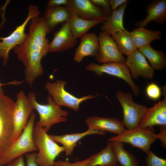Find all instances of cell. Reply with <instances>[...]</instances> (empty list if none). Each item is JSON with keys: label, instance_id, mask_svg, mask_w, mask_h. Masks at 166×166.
<instances>
[{"label": "cell", "instance_id": "9c48e42d", "mask_svg": "<svg viewBox=\"0 0 166 166\" xmlns=\"http://www.w3.org/2000/svg\"><path fill=\"white\" fill-rule=\"evenodd\" d=\"M66 83L65 81L58 80L53 83L47 81L45 85L49 95L53 97V102L60 106H66L75 111H77L79 109L80 105L82 102L98 96V95H89L77 97L65 89V86Z\"/></svg>", "mask_w": 166, "mask_h": 166}, {"label": "cell", "instance_id": "cb8c5ba5", "mask_svg": "<svg viewBox=\"0 0 166 166\" xmlns=\"http://www.w3.org/2000/svg\"><path fill=\"white\" fill-rule=\"evenodd\" d=\"M161 33L160 31H152L142 27L135 28L130 32L137 49L144 45H150L154 40L160 39Z\"/></svg>", "mask_w": 166, "mask_h": 166}, {"label": "cell", "instance_id": "4316f807", "mask_svg": "<svg viewBox=\"0 0 166 166\" xmlns=\"http://www.w3.org/2000/svg\"><path fill=\"white\" fill-rule=\"evenodd\" d=\"M91 158L86 166H119L116 160L111 144L98 153L91 156Z\"/></svg>", "mask_w": 166, "mask_h": 166}, {"label": "cell", "instance_id": "f546056e", "mask_svg": "<svg viewBox=\"0 0 166 166\" xmlns=\"http://www.w3.org/2000/svg\"><path fill=\"white\" fill-rule=\"evenodd\" d=\"M146 154L147 166H166V160L157 156L150 149Z\"/></svg>", "mask_w": 166, "mask_h": 166}, {"label": "cell", "instance_id": "8d00e7d4", "mask_svg": "<svg viewBox=\"0 0 166 166\" xmlns=\"http://www.w3.org/2000/svg\"><path fill=\"white\" fill-rule=\"evenodd\" d=\"M128 1L127 0H109L112 11L116 10L120 6Z\"/></svg>", "mask_w": 166, "mask_h": 166}, {"label": "cell", "instance_id": "ac0fdd59", "mask_svg": "<svg viewBox=\"0 0 166 166\" xmlns=\"http://www.w3.org/2000/svg\"><path fill=\"white\" fill-rule=\"evenodd\" d=\"M78 46L76 49L74 61L80 63L87 56L95 57L98 54L100 46L98 36L94 33H87L82 37Z\"/></svg>", "mask_w": 166, "mask_h": 166}, {"label": "cell", "instance_id": "2e32d148", "mask_svg": "<svg viewBox=\"0 0 166 166\" xmlns=\"http://www.w3.org/2000/svg\"><path fill=\"white\" fill-rule=\"evenodd\" d=\"M77 39L73 35L66 22L62 23L59 30L54 34V38L49 43V52L55 53L69 50L76 45Z\"/></svg>", "mask_w": 166, "mask_h": 166}, {"label": "cell", "instance_id": "52a82bcc", "mask_svg": "<svg viewBox=\"0 0 166 166\" xmlns=\"http://www.w3.org/2000/svg\"><path fill=\"white\" fill-rule=\"evenodd\" d=\"M116 97L123 109L122 121L124 127L128 130L137 128L148 108L144 105L134 102L132 95L130 93L119 90L116 94Z\"/></svg>", "mask_w": 166, "mask_h": 166}, {"label": "cell", "instance_id": "7a4b0ae2", "mask_svg": "<svg viewBox=\"0 0 166 166\" xmlns=\"http://www.w3.org/2000/svg\"><path fill=\"white\" fill-rule=\"evenodd\" d=\"M33 138L38 150L36 161L38 166H54L55 160L65 148L58 145L50 137L42 127L35 126Z\"/></svg>", "mask_w": 166, "mask_h": 166}, {"label": "cell", "instance_id": "d6986e66", "mask_svg": "<svg viewBox=\"0 0 166 166\" xmlns=\"http://www.w3.org/2000/svg\"><path fill=\"white\" fill-rule=\"evenodd\" d=\"M146 12V17L142 21L136 22L135 26L144 27L151 21L159 24H163L166 20V0L152 2L147 6Z\"/></svg>", "mask_w": 166, "mask_h": 166}, {"label": "cell", "instance_id": "1f68e13d", "mask_svg": "<svg viewBox=\"0 0 166 166\" xmlns=\"http://www.w3.org/2000/svg\"><path fill=\"white\" fill-rule=\"evenodd\" d=\"M95 5L100 7L105 12L107 16L111 14L112 10L109 0H90ZM106 16V17H107Z\"/></svg>", "mask_w": 166, "mask_h": 166}, {"label": "cell", "instance_id": "e575fe53", "mask_svg": "<svg viewBox=\"0 0 166 166\" xmlns=\"http://www.w3.org/2000/svg\"><path fill=\"white\" fill-rule=\"evenodd\" d=\"M69 0H50L47 4V7L67 6Z\"/></svg>", "mask_w": 166, "mask_h": 166}, {"label": "cell", "instance_id": "4dcf8cb0", "mask_svg": "<svg viewBox=\"0 0 166 166\" xmlns=\"http://www.w3.org/2000/svg\"><path fill=\"white\" fill-rule=\"evenodd\" d=\"M91 158V156L81 161L71 163L67 161L60 160L55 162L54 166H86Z\"/></svg>", "mask_w": 166, "mask_h": 166}, {"label": "cell", "instance_id": "277c9868", "mask_svg": "<svg viewBox=\"0 0 166 166\" xmlns=\"http://www.w3.org/2000/svg\"><path fill=\"white\" fill-rule=\"evenodd\" d=\"M36 115L33 112L27 123L18 137L0 157V166L27 153L38 150L33 138V130Z\"/></svg>", "mask_w": 166, "mask_h": 166}, {"label": "cell", "instance_id": "f1b7e54d", "mask_svg": "<svg viewBox=\"0 0 166 166\" xmlns=\"http://www.w3.org/2000/svg\"><path fill=\"white\" fill-rule=\"evenodd\" d=\"M145 93L149 99L156 101L158 100L162 95L161 88L154 82L148 84L145 88Z\"/></svg>", "mask_w": 166, "mask_h": 166}, {"label": "cell", "instance_id": "5b68a950", "mask_svg": "<svg viewBox=\"0 0 166 166\" xmlns=\"http://www.w3.org/2000/svg\"><path fill=\"white\" fill-rule=\"evenodd\" d=\"M15 102L4 93H0V157L13 142V113Z\"/></svg>", "mask_w": 166, "mask_h": 166}, {"label": "cell", "instance_id": "5bb4252c", "mask_svg": "<svg viewBox=\"0 0 166 166\" xmlns=\"http://www.w3.org/2000/svg\"><path fill=\"white\" fill-rule=\"evenodd\" d=\"M124 63L128 68L132 79L139 77L151 79L154 76L155 70L138 49L127 56Z\"/></svg>", "mask_w": 166, "mask_h": 166}, {"label": "cell", "instance_id": "7402d4cb", "mask_svg": "<svg viewBox=\"0 0 166 166\" xmlns=\"http://www.w3.org/2000/svg\"><path fill=\"white\" fill-rule=\"evenodd\" d=\"M70 15L66 6L47 7L42 17L51 31L59 24L67 22Z\"/></svg>", "mask_w": 166, "mask_h": 166}, {"label": "cell", "instance_id": "44dd1931", "mask_svg": "<svg viewBox=\"0 0 166 166\" xmlns=\"http://www.w3.org/2000/svg\"><path fill=\"white\" fill-rule=\"evenodd\" d=\"M128 2L116 10L112 11L111 14L106 17L100 28L101 31L111 35L125 29L123 24V18Z\"/></svg>", "mask_w": 166, "mask_h": 166}, {"label": "cell", "instance_id": "83f0119b", "mask_svg": "<svg viewBox=\"0 0 166 166\" xmlns=\"http://www.w3.org/2000/svg\"><path fill=\"white\" fill-rule=\"evenodd\" d=\"M122 54L128 56L137 49L131 36L130 32L125 29L111 35Z\"/></svg>", "mask_w": 166, "mask_h": 166}, {"label": "cell", "instance_id": "ffe728a7", "mask_svg": "<svg viewBox=\"0 0 166 166\" xmlns=\"http://www.w3.org/2000/svg\"><path fill=\"white\" fill-rule=\"evenodd\" d=\"M97 134L103 135L105 132L88 128L82 133H76L61 135H49L50 138L56 142L61 144L65 148L66 156H71L78 142L85 136L91 134Z\"/></svg>", "mask_w": 166, "mask_h": 166}, {"label": "cell", "instance_id": "4fadbf2b", "mask_svg": "<svg viewBox=\"0 0 166 166\" xmlns=\"http://www.w3.org/2000/svg\"><path fill=\"white\" fill-rule=\"evenodd\" d=\"M166 85L162 88L163 99L155 103L151 107L148 109L137 128H139L166 126Z\"/></svg>", "mask_w": 166, "mask_h": 166}, {"label": "cell", "instance_id": "9a60e30c", "mask_svg": "<svg viewBox=\"0 0 166 166\" xmlns=\"http://www.w3.org/2000/svg\"><path fill=\"white\" fill-rule=\"evenodd\" d=\"M70 12L86 20L106 18L104 11L94 5L90 0H69L66 6Z\"/></svg>", "mask_w": 166, "mask_h": 166}, {"label": "cell", "instance_id": "ba28073f", "mask_svg": "<svg viewBox=\"0 0 166 166\" xmlns=\"http://www.w3.org/2000/svg\"><path fill=\"white\" fill-rule=\"evenodd\" d=\"M157 139L154 127L126 129L121 133L110 137L108 142L116 141L128 143L141 149L147 154L151 145Z\"/></svg>", "mask_w": 166, "mask_h": 166}, {"label": "cell", "instance_id": "8992f818", "mask_svg": "<svg viewBox=\"0 0 166 166\" xmlns=\"http://www.w3.org/2000/svg\"><path fill=\"white\" fill-rule=\"evenodd\" d=\"M27 17L24 22L9 35L0 37V57L3 59V65L6 66L9 59V53L11 49L22 44L26 38L28 34L25 32L28 23L33 17L40 15L38 7L30 5L28 8Z\"/></svg>", "mask_w": 166, "mask_h": 166}, {"label": "cell", "instance_id": "74e56055", "mask_svg": "<svg viewBox=\"0 0 166 166\" xmlns=\"http://www.w3.org/2000/svg\"><path fill=\"white\" fill-rule=\"evenodd\" d=\"M18 82L17 81H12L6 84H2L0 82V93H4V91L2 88V86L4 85H8V84H13L15 85H18Z\"/></svg>", "mask_w": 166, "mask_h": 166}, {"label": "cell", "instance_id": "603a6c76", "mask_svg": "<svg viewBox=\"0 0 166 166\" xmlns=\"http://www.w3.org/2000/svg\"><path fill=\"white\" fill-rule=\"evenodd\" d=\"M106 18L86 20L81 18L71 12L70 17L67 22L73 36L76 39L81 38L91 28L102 23Z\"/></svg>", "mask_w": 166, "mask_h": 166}, {"label": "cell", "instance_id": "6da1fadb", "mask_svg": "<svg viewBox=\"0 0 166 166\" xmlns=\"http://www.w3.org/2000/svg\"><path fill=\"white\" fill-rule=\"evenodd\" d=\"M29 22L26 38L13 49L25 66V80L31 86L43 73L41 61L49 53V40L46 35L50 31L39 15L32 18Z\"/></svg>", "mask_w": 166, "mask_h": 166}, {"label": "cell", "instance_id": "e0dca14e", "mask_svg": "<svg viewBox=\"0 0 166 166\" xmlns=\"http://www.w3.org/2000/svg\"><path fill=\"white\" fill-rule=\"evenodd\" d=\"M85 123L89 128L108 132L119 135L125 130L122 121L117 118H105L97 116L88 117Z\"/></svg>", "mask_w": 166, "mask_h": 166}, {"label": "cell", "instance_id": "3957f363", "mask_svg": "<svg viewBox=\"0 0 166 166\" xmlns=\"http://www.w3.org/2000/svg\"><path fill=\"white\" fill-rule=\"evenodd\" d=\"M36 94L34 92H30L27 96L34 109L38 113L40 119L36 122V126L42 127L47 132L54 124L66 121V117L69 112L62 110L60 106L57 105L53 101L52 97L48 96L47 104L39 103L36 99Z\"/></svg>", "mask_w": 166, "mask_h": 166}, {"label": "cell", "instance_id": "8fae6325", "mask_svg": "<svg viewBox=\"0 0 166 166\" xmlns=\"http://www.w3.org/2000/svg\"><path fill=\"white\" fill-rule=\"evenodd\" d=\"M34 109L27 96L23 91L21 90L17 95L16 101L13 110L14 131L13 143L22 133Z\"/></svg>", "mask_w": 166, "mask_h": 166}, {"label": "cell", "instance_id": "30bf717a", "mask_svg": "<svg viewBox=\"0 0 166 166\" xmlns=\"http://www.w3.org/2000/svg\"><path fill=\"white\" fill-rule=\"evenodd\" d=\"M86 69L92 71L98 76L106 73L116 77L124 80L130 86L133 93L137 96L140 88L133 81L130 70L124 63L109 62L99 65L91 62L86 66Z\"/></svg>", "mask_w": 166, "mask_h": 166}, {"label": "cell", "instance_id": "d6a6232c", "mask_svg": "<svg viewBox=\"0 0 166 166\" xmlns=\"http://www.w3.org/2000/svg\"><path fill=\"white\" fill-rule=\"evenodd\" d=\"M157 139L161 141V145L164 148L166 147V126L160 127V132L157 134Z\"/></svg>", "mask_w": 166, "mask_h": 166}, {"label": "cell", "instance_id": "836d02e7", "mask_svg": "<svg viewBox=\"0 0 166 166\" xmlns=\"http://www.w3.org/2000/svg\"><path fill=\"white\" fill-rule=\"evenodd\" d=\"M37 153H27L26 155L27 166H38L36 161Z\"/></svg>", "mask_w": 166, "mask_h": 166}, {"label": "cell", "instance_id": "d590c367", "mask_svg": "<svg viewBox=\"0 0 166 166\" xmlns=\"http://www.w3.org/2000/svg\"><path fill=\"white\" fill-rule=\"evenodd\" d=\"M7 164V166H26L23 155L19 156Z\"/></svg>", "mask_w": 166, "mask_h": 166}, {"label": "cell", "instance_id": "d4e9b609", "mask_svg": "<svg viewBox=\"0 0 166 166\" xmlns=\"http://www.w3.org/2000/svg\"><path fill=\"white\" fill-rule=\"evenodd\" d=\"M138 49L148 59L154 70H161L165 68L166 57L163 51L154 49L150 45H144Z\"/></svg>", "mask_w": 166, "mask_h": 166}, {"label": "cell", "instance_id": "7c38bea8", "mask_svg": "<svg viewBox=\"0 0 166 166\" xmlns=\"http://www.w3.org/2000/svg\"><path fill=\"white\" fill-rule=\"evenodd\" d=\"M98 37L100 49L95 57L96 61L103 64L109 62L125 63L126 60L111 35L101 31Z\"/></svg>", "mask_w": 166, "mask_h": 166}, {"label": "cell", "instance_id": "484cf974", "mask_svg": "<svg viewBox=\"0 0 166 166\" xmlns=\"http://www.w3.org/2000/svg\"><path fill=\"white\" fill-rule=\"evenodd\" d=\"M110 142L116 161L122 166H139L138 160L124 147V143L112 141Z\"/></svg>", "mask_w": 166, "mask_h": 166}]
</instances>
